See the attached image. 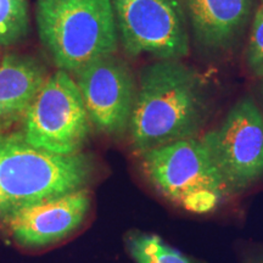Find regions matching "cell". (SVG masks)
Returning <instances> with one entry per match:
<instances>
[{
  "label": "cell",
  "mask_w": 263,
  "mask_h": 263,
  "mask_svg": "<svg viewBox=\"0 0 263 263\" xmlns=\"http://www.w3.org/2000/svg\"><path fill=\"white\" fill-rule=\"evenodd\" d=\"M201 139L228 195L244 192L263 178V114L251 98L240 99L219 126Z\"/></svg>",
  "instance_id": "cell-7"
},
{
  "label": "cell",
  "mask_w": 263,
  "mask_h": 263,
  "mask_svg": "<svg viewBox=\"0 0 263 263\" xmlns=\"http://www.w3.org/2000/svg\"><path fill=\"white\" fill-rule=\"evenodd\" d=\"M246 65L252 74L263 78V8L261 6L255 12L251 26L246 49Z\"/></svg>",
  "instance_id": "cell-14"
},
{
  "label": "cell",
  "mask_w": 263,
  "mask_h": 263,
  "mask_svg": "<svg viewBox=\"0 0 263 263\" xmlns=\"http://www.w3.org/2000/svg\"><path fill=\"white\" fill-rule=\"evenodd\" d=\"M126 248L137 263H194L159 235L133 232L126 236Z\"/></svg>",
  "instance_id": "cell-12"
},
{
  "label": "cell",
  "mask_w": 263,
  "mask_h": 263,
  "mask_svg": "<svg viewBox=\"0 0 263 263\" xmlns=\"http://www.w3.org/2000/svg\"><path fill=\"white\" fill-rule=\"evenodd\" d=\"M31 33L28 0H0V47L25 42Z\"/></svg>",
  "instance_id": "cell-13"
},
{
  "label": "cell",
  "mask_w": 263,
  "mask_h": 263,
  "mask_svg": "<svg viewBox=\"0 0 263 263\" xmlns=\"http://www.w3.org/2000/svg\"><path fill=\"white\" fill-rule=\"evenodd\" d=\"M196 43L210 50L229 47L248 24L252 0H184Z\"/></svg>",
  "instance_id": "cell-11"
},
{
  "label": "cell",
  "mask_w": 263,
  "mask_h": 263,
  "mask_svg": "<svg viewBox=\"0 0 263 263\" xmlns=\"http://www.w3.org/2000/svg\"><path fill=\"white\" fill-rule=\"evenodd\" d=\"M21 126L20 133L33 146L59 155L82 153L91 123L73 76L64 70L49 74Z\"/></svg>",
  "instance_id": "cell-5"
},
{
  "label": "cell",
  "mask_w": 263,
  "mask_h": 263,
  "mask_svg": "<svg viewBox=\"0 0 263 263\" xmlns=\"http://www.w3.org/2000/svg\"><path fill=\"white\" fill-rule=\"evenodd\" d=\"M73 76L91 127L106 137L127 134L138 81L126 60L107 55L84 66Z\"/></svg>",
  "instance_id": "cell-8"
},
{
  "label": "cell",
  "mask_w": 263,
  "mask_h": 263,
  "mask_svg": "<svg viewBox=\"0 0 263 263\" xmlns=\"http://www.w3.org/2000/svg\"><path fill=\"white\" fill-rule=\"evenodd\" d=\"M250 263H263V255L258 256V257H255Z\"/></svg>",
  "instance_id": "cell-15"
},
{
  "label": "cell",
  "mask_w": 263,
  "mask_h": 263,
  "mask_svg": "<svg viewBox=\"0 0 263 263\" xmlns=\"http://www.w3.org/2000/svg\"><path fill=\"white\" fill-rule=\"evenodd\" d=\"M139 157L141 170L151 185L184 211L210 213L228 195L201 138L173 141L145 151Z\"/></svg>",
  "instance_id": "cell-4"
},
{
  "label": "cell",
  "mask_w": 263,
  "mask_h": 263,
  "mask_svg": "<svg viewBox=\"0 0 263 263\" xmlns=\"http://www.w3.org/2000/svg\"><path fill=\"white\" fill-rule=\"evenodd\" d=\"M93 162L83 153L59 155L33 146L20 132L0 134V217L11 210L84 188Z\"/></svg>",
  "instance_id": "cell-3"
},
{
  "label": "cell",
  "mask_w": 263,
  "mask_h": 263,
  "mask_svg": "<svg viewBox=\"0 0 263 263\" xmlns=\"http://www.w3.org/2000/svg\"><path fill=\"white\" fill-rule=\"evenodd\" d=\"M35 24L58 70L73 74L97 59L117 54L120 39L111 0H37Z\"/></svg>",
  "instance_id": "cell-2"
},
{
  "label": "cell",
  "mask_w": 263,
  "mask_h": 263,
  "mask_svg": "<svg viewBox=\"0 0 263 263\" xmlns=\"http://www.w3.org/2000/svg\"><path fill=\"white\" fill-rule=\"evenodd\" d=\"M118 39L129 57L182 60L190 52L184 0H111Z\"/></svg>",
  "instance_id": "cell-6"
},
{
  "label": "cell",
  "mask_w": 263,
  "mask_h": 263,
  "mask_svg": "<svg viewBox=\"0 0 263 263\" xmlns=\"http://www.w3.org/2000/svg\"><path fill=\"white\" fill-rule=\"evenodd\" d=\"M48 77L44 62L31 54L9 52L0 59V134L22 122Z\"/></svg>",
  "instance_id": "cell-10"
},
{
  "label": "cell",
  "mask_w": 263,
  "mask_h": 263,
  "mask_svg": "<svg viewBox=\"0 0 263 263\" xmlns=\"http://www.w3.org/2000/svg\"><path fill=\"white\" fill-rule=\"evenodd\" d=\"M261 8H263V0H261Z\"/></svg>",
  "instance_id": "cell-16"
},
{
  "label": "cell",
  "mask_w": 263,
  "mask_h": 263,
  "mask_svg": "<svg viewBox=\"0 0 263 263\" xmlns=\"http://www.w3.org/2000/svg\"><path fill=\"white\" fill-rule=\"evenodd\" d=\"M90 209L85 188L27 203L0 217L14 241L24 248H44L80 228Z\"/></svg>",
  "instance_id": "cell-9"
},
{
  "label": "cell",
  "mask_w": 263,
  "mask_h": 263,
  "mask_svg": "<svg viewBox=\"0 0 263 263\" xmlns=\"http://www.w3.org/2000/svg\"><path fill=\"white\" fill-rule=\"evenodd\" d=\"M209 116L205 84L182 60L144 66L132 112L128 140L137 156L177 140L197 138Z\"/></svg>",
  "instance_id": "cell-1"
}]
</instances>
